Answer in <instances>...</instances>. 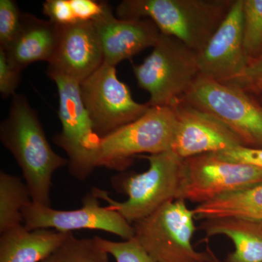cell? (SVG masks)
<instances>
[{
    "instance_id": "cell-28",
    "label": "cell",
    "mask_w": 262,
    "mask_h": 262,
    "mask_svg": "<svg viewBox=\"0 0 262 262\" xmlns=\"http://www.w3.org/2000/svg\"><path fill=\"white\" fill-rule=\"evenodd\" d=\"M214 154L221 159L230 163L247 164L262 168V149L239 146L235 149Z\"/></svg>"
},
{
    "instance_id": "cell-20",
    "label": "cell",
    "mask_w": 262,
    "mask_h": 262,
    "mask_svg": "<svg viewBox=\"0 0 262 262\" xmlns=\"http://www.w3.org/2000/svg\"><path fill=\"white\" fill-rule=\"evenodd\" d=\"M31 203L32 196L25 182L0 172V233L24 225L23 210Z\"/></svg>"
},
{
    "instance_id": "cell-16",
    "label": "cell",
    "mask_w": 262,
    "mask_h": 262,
    "mask_svg": "<svg viewBox=\"0 0 262 262\" xmlns=\"http://www.w3.org/2000/svg\"><path fill=\"white\" fill-rule=\"evenodd\" d=\"M58 38V24L23 13L18 35L9 47L3 50L10 63L22 71L35 62L49 63L54 54Z\"/></svg>"
},
{
    "instance_id": "cell-13",
    "label": "cell",
    "mask_w": 262,
    "mask_h": 262,
    "mask_svg": "<svg viewBox=\"0 0 262 262\" xmlns=\"http://www.w3.org/2000/svg\"><path fill=\"white\" fill-rule=\"evenodd\" d=\"M244 0L232 8L204 49L198 53L200 76L220 83L237 80L248 66L243 40Z\"/></svg>"
},
{
    "instance_id": "cell-2",
    "label": "cell",
    "mask_w": 262,
    "mask_h": 262,
    "mask_svg": "<svg viewBox=\"0 0 262 262\" xmlns=\"http://www.w3.org/2000/svg\"><path fill=\"white\" fill-rule=\"evenodd\" d=\"M234 0H124L119 18H148L162 34L201 53L225 20Z\"/></svg>"
},
{
    "instance_id": "cell-24",
    "label": "cell",
    "mask_w": 262,
    "mask_h": 262,
    "mask_svg": "<svg viewBox=\"0 0 262 262\" xmlns=\"http://www.w3.org/2000/svg\"><path fill=\"white\" fill-rule=\"evenodd\" d=\"M22 15L14 0H0V48L7 49L18 35Z\"/></svg>"
},
{
    "instance_id": "cell-11",
    "label": "cell",
    "mask_w": 262,
    "mask_h": 262,
    "mask_svg": "<svg viewBox=\"0 0 262 262\" xmlns=\"http://www.w3.org/2000/svg\"><path fill=\"white\" fill-rule=\"evenodd\" d=\"M98 200L90 192L83 198L82 206L72 211L53 209L32 202L23 210L24 225L29 229H50L61 232L95 229L115 234L125 241L134 238V226L118 212L100 206Z\"/></svg>"
},
{
    "instance_id": "cell-4",
    "label": "cell",
    "mask_w": 262,
    "mask_h": 262,
    "mask_svg": "<svg viewBox=\"0 0 262 262\" xmlns=\"http://www.w3.org/2000/svg\"><path fill=\"white\" fill-rule=\"evenodd\" d=\"M177 123L173 106L149 107L140 118L100 138L92 154L93 166L122 171L137 155L170 151Z\"/></svg>"
},
{
    "instance_id": "cell-26",
    "label": "cell",
    "mask_w": 262,
    "mask_h": 262,
    "mask_svg": "<svg viewBox=\"0 0 262 262\" xmlns=\"http://www.w3.org/2000/svg\"><path fill=\"white\" fill-rule=\"evenodd\" d=\"M21 72L10 63L4 50L0 48V93L2 97L8 98L14 96L20 83Z\"/></svg>"
},
{
    "instance_id": "cell-7",
    "label": "cell",
    "mask_w": 262,
    "mask_h": 262,
    "mask_svg": "<svg viewBox=\"0 0 262 262\" xmlns=\"http://www.w3.org/2000/svg\"><path fill=\"white\" fill-rule=\"evenodd\" d=\"M182 100L223 120L246 147L262 149V106L238 86L199 76Z\"/></svg>"
},
{
    "instance_id": "cell-18",
    "label": "cell",
    "mask_w": 262,
    "mask_h": 262,
    "mask_svg": "<svg viewBox=\"0 0 262 262\" xmlns=\"http://www.w3.org/2000/svg\"><path fill=\"white\" fill-rule=\"evenodd\" d=\"M199 229L206 237L224 235L233 242L225 262H262V222L224 217L203 220Z\"/></svg>"
},
{
    "instance_id": "cell-17",
    "label": "cell",
    "mask_w": 262,
    "mask_h": 262,
    "mask_svg": "<svg viewBox=\"0 0 262 262\" xmlns=\"http://www.w3.org/2000/svg\"><path fill=\"white\" fill-rule=\"evenodd\" d=\"M73 232L50 229H29L24 225L0 237V262H42L51 256Z\"/></svg>"
},
{
    "instance_id": "cell-3",
    "label": "cell",
    "mask_w": 262,
    "mask_h": 262,
    "mask_svg": "<svg viewBox=\"0 0 262 262\" xmlns=\"http://www.w3.org/2000/svg\"><path fill=\"white\" fill-rule=\"evenodd\" d=\"M149 168L141 173L113 177L112 183L119 192L126 194L125 201H115L106 191L94 188L91 192L134 224L151 215L169 201L178 199L182 159L173 151L142 156Z\"/></svg>"
},
{
    "instance_id": "cell-10",
    "label": "cell",
    "mask_w": 262,
    "mask_h": 262,
    "mask_svg": "<svg viewBox=\"0 0 262 262\" xmlns=\"http://www.w3.org/2000/svg\"><path fill=\"white\" fill-rule=\"evenodd\" d=\"M58 89L61 131L53 138L68 156L70 173L84 181L94 170L92 154L99 142L81 98L80 83L59 75H49Z\"/></svg>"
},
{
    "instance_id": "cell-15",
    "label": "cell",
    "mask_w": 262,
    "mask_h": 262,
    "mask_svg": "<svg viewBox=\"0 0 262 262\" xmlns=\"http://www.w3.org/2000/svg\"><path fill=\"white\" fill-rule=\"evenodd\" d=\"M93 22L102 46L103 62L113 67L154 47L161 34L150 19L117 18L110 6Z\"/></svg>"
},
{
    "instance_id": "cell-5",
    "label": "cell",
    "mask_w": 262,
    "mask_h": 262,
    "mask_svg": "<svg viewBox=\"0 0 262 262\" xmlns=\"http://www.w3.org/2000/svg\"><path fill=\"white\" fill-rule=\"evenodd\" d=\"M132 70L138 85L149 93L150 107L173 106L200 76L198 53L162 33L151 53Z\"/></svg>"
},
{
    "instance_id": "cell-31",
    "label": "cell",
    "mask_w": 262,
    "mask_h": 262,
    "mask_svg": "<svg viewBox=\"0 0 262 262\" xmlns=\"http://www.w3.org/2000/svg\"><path fill=\"white\" fill-rule=\"evenodd\" d=\"M192 262H208V261H192Z\"/></svg>"
},
{
    "instance_id": "cell-22",
    "label": "cell",
    "mask_w": 262,
    "mask_h": 262,
    "mask_svg": "<svg viewBox=\"0 0 262 262\" xmlns=\"http://www.w3.org/2000/svg\"><path fill=\"white\" fill-rule=\"evenodd\" d=\"M54 262H110L108 254L94 238L78 239L70 234L53 253Z\"/></svg>"
},
{
    "instance_id": "cell-12",
    "label": "cell",
    "mask_w": 262,
    "mask_h": 262,
    "mask_svg": "<svg viewBox=\"0 0 262 262\" xmlns=\"http://www.w3.org/2000/svg\"><path fill=\"white\" fill-rule=\"evenodd\" d=\"M173 107L177 123L171 151L182 160L244 146L238 135L213 114L183 100Z\"/></svg>"
},
{
    "instance_id": "cell-1",
    "label": "cell",
    "mask_w": 262,
    "mask_h": 262,
    "mask_svg": "<svg viewBox=\"0 0 262 262\" xmlns=\"http://www.w3.org/2000/svg\"><path fill=\"white\" fill-rule=\"evenodd\" d=\"M0 139L20 167L33 203L51 206L53 174L68 165V159L53 151L27 96H13L9 115L0 125Z\"/></svg>"
},
{
    "instance_id": "cell-19",
    "label": "cell",
    "mask_w": 262,
    "mask_h": 262,
    "mask_svg": "<svg viewBox=\"0 0 262 262\" xmlns=\"http://www.w3.org/2000/svg\"><path fill=\"white\" fill-rule=\"evenodd\" d=\"M192 210L195 220L237 217L262 222V182L239 192L198 205Z\"/></svg>"
},
{
    "instance_id": "cell-21",
    "label": "cell",
    "mask_w": 262,
    "mask_h": 262,
    "mask_svg": "<svg viewBox=\"0 0 262 262\" xmlns=\"http://www.w3.org/2000/svg\"><path fill=\"white\" fill-rule=\"evenodd\" d=\"M243 40L248 64L262 57V0H244Z\"/></svg>"
},
{
    "instance_id": "cell-14",
    "label": "cell",
    "mask_w": 262,
    "mask_h": 262,
    "mask_svg": "<svg viewBox=\"0 0 262 262\" xmlns=\"http://www.w3.org/2000/svg\"><path fill=\"white\" fill-rule=\"evenodd\" d=\"M103 53L94 22L58 25L48 75H59L81 83L103 64Z\"/></svg>"
},
{
    "instance_id": "cell-25",
    "label": "cell",
    "mask_w": 262,
    "mask_h": 262,
    "mask_svg": "<svg viewBox=\"0 0 262 262\" xmlns=\"http://www.w3.org/2000/svg\"><path fill=\"white\" fill-rule=\"evenodd\" d=\"M42 12L58 25L79 23L72 0H47L43 3Z\"/></svg>"
},
{
    "instance_id": "cell-23",
    "label": "cell",
    "mask_w": 262,
    "mask_h": 262,
    "mask_svg": "<svg viewBox=\"0 0 262 262\" xmlns=\"http://www.w3.org/2000/svg\"><path fill=\"white\" fill-rule=\"evenodd\" d=\"M95 238L100 247L112 255L117 262H155L134 237L122 242L108 241L98 236Z\"/></svg>"
},
{
    "instance_id": "cell-9",
    "label": "cell",
    "mask_w": 262,
    "mask_h": 262,
    "mask_svg": "<svg viewBox=\"0 0 262 262\" xmlns=\"http://www.w3.org/2000/svg\"><path fill=\"white\" fill-rule=\"evenodd\" d=\"M81 98L95 134H112L140 118L148 103L136 102L126 84L119 80L115 67L103 62L94 73L80 84Z\"/></svg>"
},
{
    "instance_id": "cell-29",
    "label": "cell",
    "mask_w": 262,
    "mask_h": 262,
    "mask_svg": "<svg viewBox=\"0 0 262 262\" xmlns=\"http://www.w3.org/2000/svg\"><path fill=\"white\" fill-rule=\"evenodd\" d=\"M206 251L207 253H208V262H224L219 259L217 256L214 254V253H213L209 248H207Z\"/></svg>"
},
{
    "instance_id": "cell-27",
    "label": "cell",
    "mask_w": 262,
    "mask_h": 262,
    "mask_svg": "<svg viewBox=\"0 0 262 262\" xmlns=\"http://www.w3.org/2000/svg\"><path fill=\"white\" fill-rule=\"evenodd\" d=\"M228 83L236 84L251 94H261L262 57L248 63L243 75Z\"/></svg>"
},
{
    "instance_id": "cell-30",
    "label": "cell",
    "mask_w": 262,
    "mask_h": 262,
    "mask_svg": "<svg viewBox=\"0 0 262 262\" xmlns=\"http://www.w3.org/2000/svg\"><path fill=\"white\" fill-rule=\"evenodd\" d=\"M42 262H54V257H53V254L51 256H50L49 258H46V260Z\"/></svg>"
},
{
    "instance_id": "cell-6",
    "label": "cell",
    "mask_w": 262,
    "mask_h": 262,
    "mask_svg": "<svg viewBox=\"0 0 262 262\" xmlns=\"http://www.w3.org/2000/svg\"><path fill=\"white\" fill-rule=\"evenodd\" d=\"M194 212L186 201L174 200L134 226L136 239L155 262L208 261V253L192 246Z\"/></svg>"
},
{
    "instance_id": "cell-8",
    "label": "cell",
    "mask_w": 262,
    "mask_h": 262,
    "mask_svg": "<svg viewBox=\"0 0 262 262\" xmlns=\"http://www.w3.org/2000/svg\"><path fill=\"white\" fill-rule=\"evenodd\" d=\"M262 182V168L234 163L208 153L182 160L178 199L198 205Z\"/></svg>"
}]
</instances>
